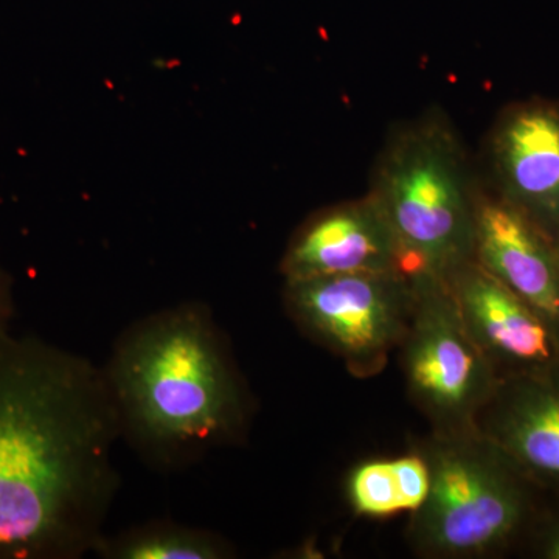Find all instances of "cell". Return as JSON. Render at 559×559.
I'll list each match as a JSON object with an SVG mask.
<instances>
[{
    "instance_id": "cell-7",
    "label": "cell",
    "mask_w": 559,
    "mask_h": 559,
    "mask_svg": "<svg viewBox=\"0 0 559 559\" xmlns=\"http://www.w3.org/2000/svg\"><path fill=\"white\" fill-rule=\"evenodd\" d=\"M484 186L559 237V100L530 97L500 110L485 142Z\"/></svg>"
},
{
    "instance_id": "cell-9",
    "label": "cell",
    "mask_w": 559,
    "mask_h": 559,
    "mask_svg": "<svg viewBox=\"0 0 559 559\" xmlns=\"http://www.w3.org/2000/svg\"><path fill=\"white\" fill-rule=\"evenodd\" d=\"M285 282L356 272H403L399 241L370 194L314 213L290 238ZM409 275V274H407Z\"/></svg>"
},
{
    "instance_id": "cell-12",
    "label": "cell",
    "mask_w": 559,
    "mask_h": 559,
    "mask_svg": "<svg viewBox=\"0 0 559 559\" xmlns=\"http://www.w3.org/2000/svg\"><path fill=\"white\" fill-rule=\"evenodd\" d=\"M430 468L423 454L371 460L352 471L347 481L349 506L366 518L415 513L428 499Z\"/></svg>"
},
{
    "instance_id": "cell-2",
    "label": "cell",
    "mask_w": 559,
    "mask_h": 559,
    "mask_svg": "<svg viewBox=\"0 0 559 559\" xmlns=\"http://www.w3.org/2000/svg\"><path fill=\"white\" fill-rule=\"evenodd\" d=\"M105 373L121 437L162 468L231 443L245 428L240 380L201 305L139 320L121 334Z\"/></svg>"
},
{
    "instance_id": "cell-15",
    "label": "cell",
    "mask_w": 559,
    "mask_h": 559,
    "mask_svg": "<svg viewBox=\"0 0 559 559\" xmlns=\"http://www.w3.org/2000/svg\"><path fill=\"white\" fill-rule=\"evenodd\" d=\"M536 554L539 558L559 559V516L547 522L536 540Z\"/></svg>"
},
{
    "instance_id": "cell-10",
    "label": "cell",
    "mask_w": 559,
    "mask_h": 559,
    "mask_svg": "<svg viewBox=\"0 0 559 559\" xmlns=\"http://www.w3.org/2000/svg\"><path fill=\"white\" fill-rule=\"evenodd\" d=\"M474 261L559 331V249L535 221L480 182Z\"/></svg>"
},
{
    "instance_id": "cell-6",
    "label": "cell",
    "mask_w": 559,
    "mask_h": 559,
    "mask_svg": "<svg viewBox=\"0 0 559 559\" xmlns=\"http://www.w3.org/2000/svg\"><path fill=\"white\" fill-rule=\"evenodd\" d=\"M286 307L312 337L358 377L384 369L409 329L414 280L403 272H356L286 282Z\"/></svg>"
},
{
    "instance_id": "cell-3",
    "label": "cell",
    "mask_w": 559,
    "mask_h": 559,
    "mask_svg": "<svg viewBox=\"0 0 559 559\" xmlns=\"http://www.w3.org/2000/svg\"><path fill=\"white\" fill-rule=\"evenodd\" d=\"M479 187L444 110L430 108L390 130L367 194L389 221L411 277L444 278L474 260Z\"/></svg>"
},
{
    "instance_id": "cell-13",
    "label": "cell",
    "mask_w": 559,
    "mask_h": 559,
    "mask_svg": "<svg viewBox=\"0 0 559 559\" xmlns=\"http://www.w3.org/2000/svg\"><path fill=\"white\" fill-rule=\"evenodd\" d=\"M94 554L109 559H223L231 550L226 540L205 530L151 524L116 538L103 536Z\"/></svg>"
},
{
    "instance_id": "cell-5",
    "label": "cell",
    "mask_w": 559,
    "mask_h": 559,
    "mask_svg": "<svg viewBox=\"0 0 559 559\" xmlns=\"http://www.w3.org/2000/svg\"><path fill=\"white\" fill-rule=\"evenodd\" d=\"M414 308L403 342L412 399L441 432H468L498 392L502 377L473 340L447 280L412 275Z\"/></svg>"
},
{
    "instance_id": "cell-4",
    "label": "cell",
    "mask_w": 559,
    "mask_h": 559,
    "mask_svg": "<svg viewBox=\"0 0 559 559\" xmlns=\"http://www.w3.org/2000/svg\"><path fill=\"white\" fill-rule=\"evenodd\" d=\"M423 455L430 489L412 524L419 550L485 557L506 549L527 527L535 485L479 430L440 432Z\"/></svg>"
},
{
    "instance_id": "cell-11",
    "label": "cell",
    "mask_w": 559,
    "mask_h": 559,
    "mask_svg": "<svg viewBox=\"0 0 559 559\" xmlns=\"http://www.w3.org/2000/svg\"><path fill=\"white\" fill-rule=\"evenodd\" d=\"M477 430L533 485L559 489V364L503 378Z\"/></svg>"
},
{
    "instance_id": "cell-8",
    "label": "cell",
    "mask_w": 559,
    "mask_h": 559,
    "mask_svg": "<svg viewBox=\"0 0 559 559\" xmlns=\"http://www.w3.org/2000/svg\"><path fill=\"white\" fill-rule=\"evenodd\" d=\"M444 280L471 336L500 377L536 373L559 364V331L476 261Z\"/></svg>"
},
{
    "instance_id": "cell-1",
    "label": "cell",
    "mask_w": 559,
    "mask_h": 559,
    "mask_svg": "<svg viewBox=\"0 0 559 559\" xmlns=\"http://www.w3.org/2000/svg\"><path fill=\"white\" fill-rule=\"evenodd\" d=\"M120 439L105 369L0 325V559L94 551Z\"/></svg>"
},
{
    "instance_id": "cell-16",
    "label": "cell",
    "mask_w": 559,
    "mask_h": 559,
    "mask_svg": "<svg viewBox=\"0 0 559 559\" xmlns=\"http://www.w3.org/2000/svg\"><path fill=\"white\" fill-rule=\"evenodd\" d=\"M557 245H558V249H559V237H558V240H557Z\"/></svg>"
},
{
    "instance_id": "cell-14",
    "label": "cell",
    "mask_w": 559,
    "mask_h": 559,
    "mask_svg": "<svg viewBox=\"0 0 559 559\" xmlns=\"http://www.w3.org/2000/svg\"><path fill=\"white\" fill-rule=\"evenodd\" d=\"M16 316L14 280L0 261V325H11Z\"/></svg>"
}]
</instances>
